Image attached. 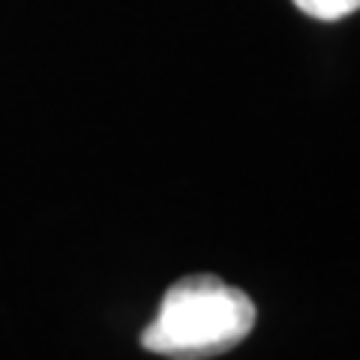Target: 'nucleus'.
I'll return each mask as SVG.
<instances>
[{
  "label": "nucleus",
  "instance_id": "obj_2",
  "mask_svg": "<svg viewBox=\"0 0 360 360\" xmlns=\"http://www.w3.org/2000/svg\"><path fill=\"white\" fill-rule=\"evenodd\" d=\"M303 15L319 21H340L345 15L360 13V0H295Z\"/></svg>",
  "mask_w": 360,
  "mask_h": 360
},
{
  "label": "nucleus",
  "instance_id": "obj_1",
  "mask_svg": "<svg viewBox=\"0 0 360 360\" xmlns=\"http://www.w3.org/2000/svg\"><path fill=\"white\" fill-rule=\"evenodd\" d=\"M258 309L243 288L217 274L177 279L160 312L141 330V348L172 360H207L231 352L252 333Z\"/></svg>",
  "mask_w": 360,
  "mask_h": 360
}]
</instances>
